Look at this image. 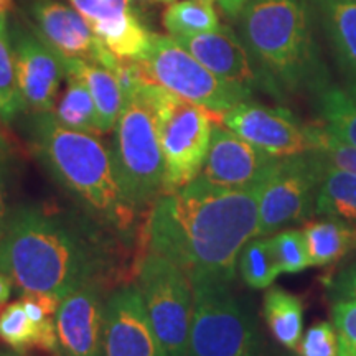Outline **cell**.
<instances>
[{"label": "cell", "instance_id": "1", "mask_svg": "<svg viewBox=\"0 0 356 356\" xmlns=\"http://www.w3.org/2000/svg\"><path fill=\"white\" fill-rule=\"evenodd\" d=\"M261 188L229 190L203 177L155 200L147 222L150 251L200 280L233 282L243 248L259 236Z\"/></svg>", "mask_w": 356, "mask_h": 356}, {"label": "cell", "instance_id": "2", "mask_svg": "<svg viewBox=\"0 0 356 356\" xmlns=\"http://www.w3.org/2000/svg\"><path fill=\"white\" fill-rule=\"evenodd\" d=\"M114 267L113 243L91 216L22 204L0 236V273L20 292L58 299L99 284Z\"/></svg>", "mask_w": 356, "mask_h": 356}, {"label": "cell", "instance_id": "3", "mask_svg": "<svg viewBox=\"0 0 356 356\" xmlns=\"http://www.w3.org/2000/svg\"><path fill=\"white\" fill-rule=\"evenodd\" d=\"M29 140L33 155L83 211L106 229L127 234L137 211L119 184L114 159L95 134L73 131L55 114H32Z\"/></svg>", "mask_w": 356, "mask_h": 356}, {"label": "cell", "instance_id": "4", "mask_svg": "<svg viewBox=\"0 0 356 356\" xmlns=\"http://www.w3.org/2000/svg\"><path fill=\"white\" fill-rule=\"evenodd\" d=\"M239 15L243 42L266 88L322 91L325 79L299 0H248Z\"/></svg>", "mask_w": 356, "mask_h": 356}, {"label": "cell", "instance_id": "5", "mask_svg": "<svg viewBox=\"0 0 356 356\" xmlns=\"http://www.w3.org/2000/svg\"><path fill=\"white\" fill-rule=\"evenodd\" d=\"M111 152L119 184L134 210L139 213L152 207L165 191V162L155 114L142 88L124 99Z\"/></svg>", "mask_w": 356, "mask_h": 356}, {"label": "cell", "instance_id": "6", "mask_svg": "<svg viewBox=\"0 0 356 356\" xmlns=\"http://www.w3.org/2000/svg\"><path fill=\"white\" fill-rule=\"evenodd\" d=\"M142 92L157 121L165 162V191L177 190L202 173L210 149L213 113L152 81L142 86Z\"/></svg>", "mask_w": 356, "mask_h": 356}, {"label": "cell", "instance_id": "7", "mask_svg": "<svg viewBox=\"0 0 356 356\" xmlns=\"http://www.w3.org/2000/svg\"><path fill=\"white\" fill-rule=\"evenodd\" d=\"M188 356H262L256 320L231 291V284H193Z\"/></svg>", "mask_w": 356, "mask_h": 356}, {"label": "cell", "instance_id": "8", "mask_svg": "<svg viewBox=\"0 0 356 356\" xmlns=\"http://www.w3.org/2000/svg\"><path fill=\"white\" fill-rule=\"evenodd\" d=\"M137 63L149 81L202 106L213 114L222 115L251 97L249 89L213 74L172 35H150L149 50Z\"/></svg>", "mask_w": 356, "mask_h": 356}, {"label": "cell", "instance_id": "9", "mask_svg": "<svg viewBox=\"0 0 356 356\" xmlns=\"http://www.w3.org/2000/svg\"><path fill=\"white\" fill-rule=\"evenodd\" d=\"M137 289L167 356H188L193 284L167 257L149 251L140 262Z\"/></svg>", "mask_w": 356, "mask_h": 356}, {"label": "cell", "instance_id": "10", "mask_svg": "<svg viewBox=\"0 0 356 356\" xmlns=\"http://www.w3.org/2000/svg\"><path fill=\"white\" fill-rule=\"evenodd\" d=\"M327 160L318 150L280 157L262 184L259 236H273L315 213Z\"/></svg>", "mask_w": 356, "mask_h": 356}, {"label": "cell", "instance_id": "11", "mask_svg": "<svg viewBox=\"0 0 356 356\" xmlns=\"http://www.w3.org/2000/svg\"><path fill=\"white\" fill-rule=\"evenodd\" d=\"M20 7L32 32L63 60H86L109 70L118 63L73 7L60 0H20Z\"/></svg>", "mask_w": 356, "mask_h": 356}, {"label": "cell", "instance_id": "12", "mask_svg": "<svg viewBox=\"0 0 356 356\" xmlns=\"http://www.w3.org/2000/svg\"><path fill=\"white\" fill-rule=\"evenodd\" d=\"M8 30L24 109L32 114L51 113L61 79L66 76L65 60L19 22Z\"/></svg>", "mask_w": 356, "mask_h": 356}, {"label": "cell", "instance_id": "13", "mask_svg": "<svg viewBox=\"0 0 356 356\" xmlns=\"http://www.w3.org/2000/svg\"><path fill=\"white\" fill-rule=\"evenodd\" d=\"M226 127L274 157H291L314 150L309 126H300L286 109L243 101L221 115Z\"/></svg>", "mask_w": 356, "mask_h": 356}, {"label": "cell", "instance_id": "14", "mask_svg": "<svg viewBox=\"0 0 356 356\" xmlns=\"http://www.w3.org/2000/svg\"><path fill=\"white\" fill-rule=\"evenodd\" d=\"M277 159L226 126H213L210 149L200 177L222 188H257L269 177Z\"/></svg>", "mask_w": 356, "mask_h": 356}, {"label": "cell", "instance_id": "15", "mask_svg": "<svg viewBox=\"0 0 356 356\" xmlns=\"http://www.w3.org/2000/svg\"><path fill=\"white\" fill-rule=\"evenodd\" d=\"M102 356H167L137 286L118 289L106 300Z\"/></svg>", "mask_w": 356, "mask_h": 356}, {"label": "cell", "instance_id": "16", "mask_svg": "<svg viewBox=\"0 0 356 356\" xmlns=\"http://www.w3.org/2000/svg\"><path fill=\"white\" fill-rule=\"evenodd\" d=\"M106 48L121 60L139 61L149 50L150 35L132 0H68Z\"/></svg>", "mask_w": 356, "mask_h": 356}, {"label": "cell", "instance_id": "17", "mask_svg": "<svg viewBox=\"0 0 356 356\" xmlns=\"http://www.w3.org/2000/svg\"><path fill=\"white\" fill-rule=\"evenodd\" d=\"M104 304L99 284H88L61 299L56 312L61 356H102Z\"/></svg>", "mask_w": 356, "mask_h": 356}, {"label": "cell", "instance_id": "18", "mask_svg": "<svg viewBox=\"0 0 356 356\" xmlns=\"http://www.w3.org/2000/svg\"><path fill=\"white\" fill-rule=\"evenodd\" d=\"M173 38L218 78L238 84L251 92L254 88L264 86L246 44L228 26H220L213 32L178 35Z\"/></svg>", "mask_w": 356, "mask_h": 356}, {"label": "cell", "instance_id": "19", "mask_svg": "<svg viewBox=\"0 0 356 356\" xmlns=\"http://www.w3.org/2000/svg\"><path fill=\"white\" fill-rule=\"evenodd\" d=\"M330 40L340 68L356 84V2L355 0H312Z\"/></svg>", "mask_w": 356, "mask_h": 356}, {"label": "cell", "instance_id": "20", "mask_svg": "<svg viewBox=\"0 0 356 356\" xmlns=\"http://www.w3.org/2000/svg\"><path fill=\"white\" fill-rule=\"evenodd\" d=\"M65 70L81 78L88 86L96 104L102 134L114 131L124 106L122 89L114 71L86 60H65Z\"/></svg>", "mask_w": 356, "mask_h": 356}, {"label": "cell", "instance_id": "21", "mask_svg": "<svg viewBox=\"0 0 356 356\" xmlns=\"http://www.w3.org/2000/svg\"><path fill=\"white\" fill-rule=\"evenodd\" d=\"M309 222L304 236L310 266H330L356 248V228L335 216Z\"/></svg>", "mask_w": 356, "mask_h": 356}, {"label": "cell", "instance_id": "22", "mask_svg": "<svg viewBox=\"0 0 356 356\" xmlns=\"http://www.w3.org/2000/svg\"><path fill=\"white\" fill-rule=\"evenodd\" d=\"M264 318L280 345L297 350L304 335V305L299 297L280 287L269 289L264 296Z\"/></svg>", "mask_w": 356, "mask_h": 356}, {"label": "cell", "instance_id": "23", "mask_svg": "<svg viewBox=\"0 0 356 356\" xmlns=\"http://www.w3.org/2000/svg\"><path fill=\"white\" fill-rule=\"evenodd\" d=\"M53 114L58 122L73 131L101 136L102 129L96 104L84 81L76 74L66 73V88Z\"/></svg>", "mask_w": 356, "mask_h": 356}, {"label": "cell", "instance_id": "24", "mask_svg": "<svg viewBox=\"0 0 356 356\" xmlns=\"http://www.w3.org/2000/svg\"><path fill=\"white\" fill-rule=\"evenodd\" d=\"M315 213L335 216L356 228V175L327 163Z\"/></svg>", "mask_w": 356, "mask_h": 356}, {"label": "cell", "instance_id": "25", "mask_svg": "<svg viewBox=\"0 0 356 356\" xmlns=\"http://www.w3.org/2000/svg\"><path fill=\"white\" fill-rule=\"evenodd\" d=\"M318 95L327 131L356 149V84L346 88L325 86Z\"/></svg>", "mask_w": 356, "mask_h": 356}, {"label": "cell", "instance_id": "26", "mask_svg": "<svg viewBox=\"0 0 356 356\" xmlns=\"http://www.w3.org/2000/svg\"><path fill=\"white\" fill-rule=\"evenodd\" d=\"M162 22L172 37L213 32L221 26L213 2L207 0H175L168 3Z\"/></svg>", "mask_w": 356, "mask_h": 356}, {"label": "cell", "instance_id": "27", "mask_svg": "<svg viewBox=\"0 0 356 356\" xmlns=\"http://www.w3.org/2000/svg\"><path fill=\"white\" fill-rule=\"evenodd\" d=\"M238 269L249 287L267 289L282 274L269 236H257L243 248Z\"/></svg>", "mask_w": 356, "mask_h": 356}, {"label": "cell", "instance_id": "28", "mask_svg": "<svg viewBox=\"0 0 356 356\" xmlns=\"http://www.w3.org/2000/svg\"><path fill=\"white\" fill-rule=\"evenodd\" d=\"M24 111V102L17 84L8 22L7 17H0V119L10 122Z\"/></svg>", "mask_w": 356, "mask_h": 356}, {"label": "cell", "instance_id": "29", "mask_svg": "<svg viewBox=\"0 0 356 356\" xmlns=\"http://www.w3.org/2000/svg\"><path fill=\"white\" fill-rule=\"evenodd\" d=\"M0 340L17 353L37 348L38 328L26 314L22 299L12 302L0 312Z\"/></svg>", "mask_w": 356, "mask_h": 356}, {"label": "cell", "instance_id": "30", "mask_svg": "<svg viewBox=\"0 0 356 356\" xmlns=\"http://www.w3.org/2000/svg\"><path fill=\"white\" fill-rule=\"evenodd\" d=\"M280 270L286 274H297L310 267L309 251L304 231L282 229L270 236Z\"/></svg>", "mask_w": 356, "mask_h": 356}, {"label": "cell", "instance_id": "31", "mask_svg": "<svg viewBox=\"0 0 356 356\" xmlns=\"http://www.w3.org/2000/svg\"><path fill=\"white\" fill-rule=\"evenodd\" d=\"M314 149L322 152L327 163L356 175V149L327 131V127L309 126Z\"/></svg>", "mask_w": 356, "mask_h": 356}, {"label": "cell", "instance_id": "32", "mask_svg": "<svg viewBox=\"0 0 356 356\" xmlns=\"http://www.w3.org/2000/svg\"><path fill=\"white\" fill-rule=\"evenodd\" d=\"M338 356H356V299L337 300L332 309Z\"/></svg>", "mask_w": 356, "mask_h": 356}, {"label": "cell", "instance_id": "33", "mask_svg": "<svg viewBox=\"0 0 356 356\" xmlns=\"http://www.w3.org/2000/svg\"><path fill=\"white\" fill-rule=\"evenodd\" d=\"M299 356H338L337 332L333 323L318 322L302 335L297 346Z\"/></svg>", "mask_w": 356, "mask_h": 356}, {"label": "cell", "instance_id": "34", "mask_svg": "<svg viewBox=\"0 0 356 356\" xmlns=\"http://www.w3.org/2000/svg\"><path fill=\"white\" fill-rule=\"evenodd\" d=\"M8 149L6 140L0 137V236L6 229L10 208H8Z\"/></svg>", "mask_w": 356, "mask_h": 356}, {"label": "cell", "instance_id": "35", "mask_svg": "<svg viewBox=\"0 0 356 356\" xmlns=\"http://www.w3.org/2000/svg\"><path fill=\"white\" fill-rule=\"evenodd\" d=\"M330 291L337 300L356 299V280L333 279L330 282Z\"/></svg>", "mask_w": 356, "mask_h": 356}, {"label": "cell", "instance_id": "36", "mask_svg": "<svg viewBox=\"0 0 356 356\" xmlns=\"http://www.w3.org/2000/svg\"><path fill=\"white\" fill-rule=\"evenodd\" d=\"M12 286H13L12 279L8 277V275L0 273V309L7 304L8 299H10Z\"/></svg>", "mask_w": 356, "mask_h": 356}, {"label": "cell", "instance_id": "37", "mask_svg": "<svg viewBox=\"0 0 356 356\" xmlns=\"http://www.w3.org/2000/svg\"><path fill=\"white\" fill-rule=\"evenodd\" d=\"M248 3V0H221V6L225 8L228 15H239L243 12L244 6Z\"/></svg>", "mask_w": 356, "mask_h": 356}, {"label": "cell", "instance_id": "38", "mask_svg": "<svg viewBox=\"0 0 356 356\" xmlns=\"http://www.w3.org/2000/svg\"><path fill=\"white\" fill-rule=\"evenodd\" d=\"M335 279H340V280H356V262L355 264H351L350 267H346L343 273H340V275Z\"/></svg>", "mask_w": 356, "mask_h": 356}, {"label": "cell", "instance_id": "39", "mask_svg": "<svg viewBox=\"0 0 356 356\" xmlns=\"http://www.w3.org/2000/svg\"><path fill=\"white\" fill-rule=\"evenodd\" d=\"M13 8V0H0V17H6Z\"/></svg>", "mask_w": 356, "mask_h": 356}, {"label": "cell", "instance_id": "40", "mask_svg": "<svg viewBox=\"0 0 356 356\" xmlns=\"http://www.w3.org/2000/svg\"><path fill=\"white\" fill-rule=\"evenodd\" d=\"M142 2H162V3H172L175 0H142Z\"/></svg>", "mask_w": 356, "mask_h": 356}, {"label": "cell", "instance_id": "41", "mask_svg": "<svg viewBox=\"0 0 356 356\" xmlns=\"http://www.w3.org/2000/svg\"><path fill=\"white\" fill-rule=\"evenodd\" d=\"M0 356H20L19 353H12V351H2L0 350Z\"/></svg>", "mask_w": 356, "mask_h": 356}, {"label": "cell", "instance_id": "42", "mask_svg": "<svg viewBox=\"0 0 356 356\" xmlns=\"http://www.w3.org/2000/svg\"><path fill=\"white\" fill-rule=\"evenodd\" d=\"M207 2H221V0H207Z\"/></svg>", "mask_w": 356, "mask_h": 356}, {"label": "cell", "instance_id": "43", "mask_svg": "<svg viewBox=\"0 0 356 356\" xmlns=\"http://www.w3.org/2000/svg\"><path fill=\"white\" fill-rule=\"evenodd\" d=\"M355 2H356V0H355Z\"/></svg>", "mask_w": 356, "mask_h": 356}]
</instances>
